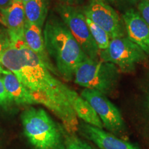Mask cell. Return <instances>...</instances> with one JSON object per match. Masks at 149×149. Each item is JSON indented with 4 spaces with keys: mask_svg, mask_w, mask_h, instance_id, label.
Returning a JSON list of instances; mask_svg holds the SVG:
<instances>
[{
    "mask_svg": "<svg viewBox=\"0 0 149 149\" xmlns=\"http://www.w3.org/2000/svg\"><path fill=\"white\" fill-rule=\"evenodd\" d=\"M0 63L12 72L29 91L37 104L53 112L69 134L78 129L77 117L68 100L71 88L54 77L22 36L10 37L0 56Z\"/></svg>",
    "mask_w": 149,
    "mask_h": 149,
    "instance_id": "cell-1",
    "label": "cell"
},
{
    "mask_svg": "<svg viewBox=\"0 0 149 149\" xmlns=\"http://www.w3.org/2000/svg\"><path fill=\"white\" fill-rule=\"evenodd\" d=\"M43 36L48 55L55 61L56 70L64 80L71 81L78 65L88 57L61 18H48Z\"/></svg>",
    "mask_w": 149,
    "mask_h": 149,
    "instance_id": "cell-2",
    "label": "cell"
},
{
    "mask_svg": "<svg viewBox=\"0 0 149 149\" xmlns=\"http://www.w3.org/2000/svg\"><path fill=\"white\" fill-rule=\"evenodd\" d=\"M22 122L24 134L36 149H66L60 128L44 109H26Z\"/></svg>",
    "mask_w": 149,
    "mask_h": 149,
    "instance_id": "cell-3",
    "label": "cell"
},
{
    "mask_svg": "<svg viewBox=\"0 0 149 149\" xmlns=\"http://www.w3.org/2000/svg\"><path fill=\"white\" fill-rule=\"evenodd\" d=\"M120 74L115 64L88 57L78 65L73 79L80 86L97 91L107 97L116 90Z\"/></svg>",
    "mask_w": 149,
    "mask_h": 149,
    "instance_id": "cell-4",
    "label": "cell"
},
{
    "mask_svg": "<svg viewBox=\"0 0 149 149\" xmlns=\"http://www.w3.org/2000/svg\"><path fill=\"white\" fill-rule=\"evenodd\" d=\"M101 60L115 64L120 72H132L139 64L148 60V56L127 37L111 39L105 50L100 51Z\"/></svg>",
    "mask_w": 149,
    "mask_h": 149,
    "instance_id": "cell-5",
    "label": "cell"
},
{
    "mask_svg": "<svg viewBox=\"0 0 149 149\" xmlns=\"http://www.w3.org/2000/svg\"><path fill=\"white\" fill-rule=\"evenodd\" d=\"M56 10L89 58L100 59V50L93 40L82 10L74 6L60 3Z\"/></svg>",
    "mask_w": 149,
    "mask_h": 149,
    "instance_id": "cell-6",
    "label": "cell"
},
{
    "mask_svg": "<svg viewBox=\"0 0 149 149\" xmlns=\"http://www.w3.org/2000/svg\"><path fill=\"white\" fill-rule=\"evenodd\" d=\"M80 95L91 104L109 133L120 138L126 135V126L122 115L107 96L89 88L84 89Z\"/></svg>",
    "mask_w": 149,
    "mask_h": 149,
    "instance_id": "cell-7",
    "label": "cell"
},
{
    "mask_svg": "<svg viewBox=\"0 0 149 149\" xmlns=\"http://www.w3.org/2000/svg\"><path fill=\"white\" fill-rule=\"evenodd\" d=\"M81 10L85 17L102 27L111 39L126 36L122 17L104 0H89Z\"/></svg>",
    "mask_w": 149,
    "mask_h": 149,
    "instance_id": "cell-8",
    "label": "cell"
},
{
    "mask_svg": "<svg viewBox=\"0 0 149 149\" xmlns=\"http://www.w3.org/2000/svg\"><path fill=\"white\" fill-rule=\"evenodd\" d=\"M122 17L126 37L140 47L149 56V26L135 8L124 11Z\"/></svg>",
    "mask_w": 149,
    "mask_h": 149,
    "instance_id": "cell-9",
    "label": "cell"
},
{
    "mask_svg": "<svg viewBox=\"0 0 149 149\" xmlns=\"http://www.w3.org/2000/svg\"><path fill=\"white\" fill-rule=\"evenodd\" d=\"M81 129L85 137L100 149H140L126 139L86 123L81 126Z\"/></svg>",
    "mask_w": 149,
    "mask_h": 149,
    "instance_id": "cell-10",
    "label": "cell"
},
{
    "mask_svg": "<svg viewBox=\"0 0 149 149\" xmlns=\"http://www.w3.org/2000/svg\"><path fill=\"white\" fill-rule=\"evenodd\" d=\"M24 39L30 49L40 57L48 69L53 73H56V68L52 64L46 51L42 28L26 20L24 28Z\"/></svg>",
    "mask_w": 149,
    "mask_h": 149,
    "instance_id": "cell-11",
    "label": "cell"
},
{
    "mask_svg": "<svg viewBox=\"0 0 149 149\" xmlns=\"http://www.w3.org/2000/svg\"><path fill=\"white\" fill-rule=\"evenodd\" d=\"M1 23L8 30L9 36L17 37L24 35L26 15L24 4L18 1H13L12 5L6 10L1 11Z\"/></svg>",
    "mask_w": 149,
    "mask_h": 149,
    "instance_id": "cell-12",
    "label": "cell"
},
{
    "mask_svg": "<svg viewBox=\"0 0 149 149\" xmlns=\"http://www.w3.org/2000/svg\"><path fill=\"white\" fill-rule=\"evenodd\" d=\"M0 76L6 90L13 102L19 105H32L37 104L29 91L12 72L5 70Z\"/></svg>",
    "mask_w": 149,
    "mask_h": 149,
    "instance_id": "cell-13",
    "label": "cell"
},
{
    "mask_svg": "<svg viewBox=\"0 0 149 149\" xmlns=\"http://www.w3.org/2000/svg\"><path fill=\"white\" fill-rule=\"evenodd\" d=\"M68 100L76 115L86 124L103 129L104 126L100 117L91 105L85 99L72 89L68 93Z\"/></svg>",
    "mask_w": 149,
    "mask_h": 149,
    "instance_id": "cell-14",
    "label": "cell"
},
{
    "mask_svg": "<svg viewBox=\"0 0 149 149\" xmlns=\"http://www.w3.org/2000/svg\"><path fill=\"white\" fill-rule=\"evenodd\" d=\"M24 10L27 21L42 29L48 15V0H30L24 3Z\"/></svg>",
    "mask_w": 149,
    "mask_h": 149,
    "instance_id": "cell-15",
    "label": "cell"
},
{
    "mask_svg": "<svg viewBox=\"0 0 149 149\" xmlns=\"http://www.w3.org/2000/svg\"><path fill=\"white\" fill-rule=\"evenodd\" d=\"M86 20L93 40L95 42L99 50L102 51V50L107 49L109 45L110 41L111 40L109 34L102 27L94 23L86 17Z\"/></svg>",
    "mask_w": 149,
    "mask_h": 149,
    "instance_id": "cell-16",
    "label": "cell"
},
{
    "mask_svg": "<svg viewBox=\"0 0 149 149\" xmlns=\"http://www.w3.org/2000/svg\"><path fill=\"white\" fill-rule=\"evenodd\" d=\"M65 144L66 149H94L73 134H70L66 137V139H65Z\"/></svg>",
    "mask_w": 149,
    "mask_h": 149,
    "instance_id": "cell-17",
    "label": "cell"
},
{
    "mask_svg": "<svg viewBox=\"0 0 149 149\" xmlns=\"http://www.w3.org/2000/svg\"><path fill=\"white\" fill-rule=\"evenodd\" d=\"M104 1L113 8L115 7L124 11L129 8H134V6L138 4L139 2V0H104Z\"/></svg>",
    "mask_w": 149,
    "mask_h": 149,
    "instance_id": "cell-18",
    "label": "cell"
},
{
    "mask_svg": "<svg viewBox=\"0 0 149 149\" xmlns=\"http://www.w3.org/2000/svg\"><path fill=\"white\" fill-rule=\"evenodd\" d=\"M141 90L144 95V104L149 115V71L141 80Z\"/></svg>",
    "mask_w": 149,
    "mask_h": 149,
    "instance_id": "cell-19",
    "label": "cell"
},
{
    "mask_svg": "<svg viewBox=\"0 0 149 149\" xmlns=\"http://www.w3.org/2000/svg\"><path fill=\"white\" fill-rule=\"evenodd\" d=\"M13 103L12 99L6 90L4 85L0 76V107L7 108Z\"/></svg>",
    "mask_w": 149,
    "mask_h": 149,
    "instance_id": "cell-20",
    "label": "cell"
},
{
    "mask_svg": "<svg viewBox=\"0 0 149 149\" xmlns=\"http://www.w3.org/2000/svg\"><path fill=\"white\" fill-rule=\"evenodd\" d=\"M137 10L149 26V0H141L137 4Z\"/></svg>",
    "mask_w": 149,
    "mask_h": 149,
    "instance_id": "cell-21",
    "label": "cell"
},
{
    "mask_svg": "<svg viewBox=\"0 0 149 149\" xmlns=\"http://www.w3.org/2000/svg\"><path fill=\"white\" fill-rule=\"evenodd\" d=\"M14 0H0V10L3 11L12 5Z\"/></svg>",
    "mask_w": 149,
    "mask_h": 149,
    "instance_id": "cell-22",
    "label": "cell"
},
{
    "mask_svg": "<svg viewBox=\"0 0 149 149\" xmlns=\"http://www.w3.org/2000/svg\"><path fill=\"white\" fill-rule=\"evenodd\" d=\"M8 40H3L2 37L0 35V56H1V54L2 53L6 46L7 44H8Z\"/></svg>",
    "mask_w": 149,
    "mask_h": 149,
    "instance_id": "cell-23",
    "label": "cell"
},
{
    "mask_svg": "<svg viewBox=\"0 0 149 149\" xmlns=\"http://www.w3.org/2000/svg\"><path fill=\"white\" fill-rule=\"evenodd\" d=\"M61 3H64V4L67 5H71L73 6V4H75L79 2V1H81V0H60Z\"/></svg>",
    "mask_w": 149,
    "mask_h": 149,
    "instance_id": "cell-24",
    "label": "cell"
},
{
    "mask_svg": "<svg viewBox=\"0 0 149 149\" xmlns=\"http://www.w3.org/2000/svg\"><path fill=\"white\" fill-rule=\"evenodd\" d=\"M2 65H1V63H0V74H2L3 73V72H4V69H3V68H2Z\"/></svg>",
    "mask_w": 149,
    "mask_h": 149,
    "instance_id": "cell-25",
    "label": "cell"
},
{
    "mask_svg": "<svg viewBox=\"0 0 149 149\" xmlns=\"http://www.w3.org/2000/svg\"><path fill=\"white\" fill-rule=\"evenodd\" d=\"M15 1H20V2H22L24 4V3H26V2H28V1H29L30 0H15Z\"/></svg>",
    "mask_w": 149,
    "mask_h": 149,
    "instance_id": "cell-26",
    "label": "cell"
}]
</instances>
